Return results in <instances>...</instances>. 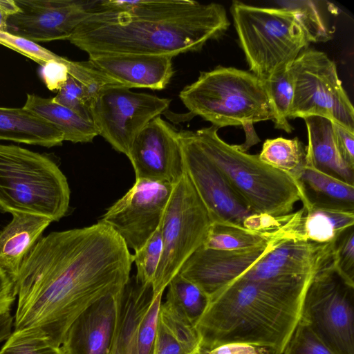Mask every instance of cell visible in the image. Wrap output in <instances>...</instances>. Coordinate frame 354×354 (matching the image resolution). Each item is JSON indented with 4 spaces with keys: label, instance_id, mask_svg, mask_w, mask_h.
Here are the masks:
<instances>
[{
    "label": "cell",
    "instance_id": "1",
    "mask_svg": "<svg viewBox=\"0 0 354 354\" xmlns=\"http://www.w3.org/2000/svg\"><path fill=\"white\" fill-rule=\"evenodd\" d=\"M132 254L100 222L41 236L24 260L16 281L13 331L37 333L59 347L71 323L130 279Z\"/></svg>",
    "mask_w": 354,
    "mask_h": 354
},
{
    "label": "cell",
    "instance_id": "2",
    "mask_svg": "<svg viewBox=\"0 0 354 354\" xmlns=\"http://www.w3.org/2000/svg\"><path fill=\"white\" fill-rule=\"evenodd\" d=\"M230 25L224 6L192 0H100L68 41L89 57L112 54L175 57L198 51Z\"/></svg>",
    "mask_w": 354,
    "mask_h": 354
},
{
    "label": "cell",
    "instance_id": "3",
    "mask_svg": "<svg viewBox=\"0 0 354 354\" xmlns=\"http://www.w3.org/2000/svg\"><path fill=\"white\" fill-rule=\"evenodd\" d=\"M316 274L234 280L210 297L196 325L201 349L238 343L282 354L300 321L305 293Z\"/></svg>",
    "mask_w": 354,
    "mask_h": 354
},
{
    "label": "cell",
    "instance_id": "4",
    "mask_svg": "<svg viewBox=\"0 0 354 354\" xmlns=\"http://www.w3.org/2000/svg\"><path fill=\"white\" fill-rule=\"evenodd\" d=\"M230 12L250 71L262 81L289 68L299 53L315 42L297 8L234 1Z\"/></svg>",
    "mask_w": 354,
    "mask_h": 354
},
{
    "label": "cell",
    "instance_id": "5",
    "mask_svg": "<svg viewBox=\"0 0 354 354\" xmlns=\"http://www.w3.org/2000/svg\"><path fill=\"white\" fill-rule=\"evenodd\" d=\"M218 130L212 125L192 131L199 146L247 206L257 214L275 217L291 214L301 198L297 180L261 161L259 154L243 152L227 143Z\"/></svg>",
    "mask_w": 354,
    "mask_h": 354
},
{
    "label": "cell",
    "instance_id": "6",
    "mask_svg": "<svg viewBox=\"0 0 354 354\" xmlns=\"http://www.w3.org/2000/svg\"><path fill=\"white\" fill-rule=\"evenodd\" d=\"M70 188L56 162L44 153L0 144V212L58 221L67 213Z\"/></svg>",
    "mask_w": 354,
    "mask_h": 354
},
{
    "label": "cell",
    "instance_id": "7",
    "mask_svg": "<svg viewBox=\"0 0 354 354\" xmlns=\"http://www.w3.org/2000/svg\"><path fill=\"white\" fill-rule=\"evenodd\" d=\"M179 97L193 115L217 127L253 125L272 120L263 81L250 71L218 66L201 72Z\"/></svg>",
    "mask_w": 354,
    "mask_h": 354
},
{
    "label": "cell",
    "instance_id": "8",
    "mask_svg": "<svg viewBox=\"0 0 354 354\" xmlns=\"http://www.w3.org/2000/svg\"><path fill=\"white\" fill-rule=\"evenodd\" d=\"M212 223L185 172L174 185L161 221L162 250L153 279L154 297L163 292L185 262L204 243Z\"/></svg>",
    "mask_w": 354,
    "mask_h": 354
},
{
    "label": "cell",
    "instance_id": "9",
    "mask_svg": "<svg viewBox=\"0 0 354 354\" xmlns=\"http://www.w3.org/2000/svg\"><path fill=\"white\" fill-rule=\"evenodd\" d=\"M185 171L206 207L212 223H225L255 232L279 227L283 216L252 212L196 142L193 131H178Z\"/></svg>",
    "mask_w": 354,
    "mask_h": 354
},
{
    "label": "cell",
    "instance_id": "10",
    "mask_svg": "<svg viewBox=\"0 0 354 354\" xmlns=\"http://www.w3.org/2000/svg\"><path fill=\"white\" fill-rule=\"evenodd\" d=\"M290 68L295 91L289 119L323 117L354 132V109L335 63L325 53L306 48Z\"/></svg>",
    "mask_w": 354,
    "mask_h": 354
},
{
    "label": "cell",
    "instance_id": "11",
    "mask_svg": "<svg viewBox=\"0 0 354 354\" xmlns=\"http://www.w3.org/2000/svg\"><path fill=\"white\" fill-rule=\"evenodd\" d=\"M300 320L334 354H354V282L335 265L317 273L305 293Z\"/></svg>",
    "mask_w": 354,
    "mask_h": 354
},
{
    "label": "cell",
    "instance_id": "12",
    "mask_svg": "<svg viewBox=\"0 0 354 354\" xmlns=\"http://www.w3.org/2000/svg\"><path fill=\"white\" fill-rule=\"evenodd\" d=\"M169 104L167 98L134 92L120 84H110L94 100L91 118L99 135L115 150L128 157L137 136Z\"/></svg>",
    "mask_w": 354,
    "mask_h": 354
},
{
    "label": "cell",
    "instance_id": "13",
    "mask_svg": "<svg viewBox=\"0 0 354 354\" xmlns=\"http://www.w3.org/2000/svg\"><path fill=\"white\" fill-rule=\"evenodd\" d=\"M173 186L136 179L132 187L107 209L99 222L110 227L136 252L161 223Z\"/></svg>",
    "mask_w": 354,
    "mask_h": 354
},
{
    "label": "cell",
    "instance_id": "14",
    "mask_svg": "<svg viewBox=\"0 0 354 354\" xmlns=\"http://www.w3.org/2000/svg\"><path fill=\"white\" fill-rule=\"evenodd\" d=\"M19 10L7 20L6 32L35 42L68 40L93 13L96 1L15 0Z\"/></svg>",
    "mask_w": 354,
    "mask_h": 354
},
{
    "label": "cell",
    "instance_id": "15",
    "mask_svg": "<svg viewBox=\"0 0 354 354\" xmlns=\"http://www.w3.org/2000/svg\"><path fill=\"white\" fill-rule=\"evenodd\" d=\"M136 179L177 183L185 174L178 130L160 115L134 140L128 156Z\"/></svg>",
    "mask_w": 354,
    "mask_h": 354
},
{
    "label": "cell",
    "instance_id": "16",
    "mask_svg": "<svg viewBox=\"0 0 354 354\" xmlns=\"http://www.w3.org/2000/svg\"><path fill=\"white\" fill-rule=\"evenodd\" d=\"M283 239H286L277 238L256 247L238 250H216L201 246L185 262L179 273L210 298L246 272Z\"/></svg>",
    "mask_w": 354,
    "mask_h": 354
},
{
    "label": "cell",
    "instance_id": "17",
    "mask_svg": "<svg viewBox=\"0 0 354 354\" xmlns=\"http://www.w3.org/2000/svg\"><path fill=\"white\" fill-rule=\"evenodd\" d=\"M118 296H105L80 313L64 336L60 346L64 354L111 353L117 324Z\"/></svg>",
    "mask_w": 354,
    "mask_h": 354
},
{
    "label": "cell",
    "instance_id": "18",
    "mask_svg": "<svg viewBox=\"0 0 354 354\" xmlns=\"http://www.w3.org/2000/svg\"><path fill=\"white\" fill-rule=\"evenodd\" d=\"M172 57L142 54H112L88 60L115 82L127 87L162 90L173 75Z\"/></svg>",
    "mask_w": 354,
    "mask_h": 354
},
{
    "label": "cell",
    "instance_id": "19",
    "mask_svg": "<svg viewBox=\"0 0 354 354\" xmlns=\"http://www.w3.org/2000/svg\"><path fill=\"white\" fill-rule=\"evenodd\" d=\"M353 225L354 212L307 206L291 213L281 228L287 239L328 243Z\"/></svg>",
    "mask_w": 354,
    "mask_h": 354
},
{
    "label": "cell",
    "instance_id": "20",
    "mask_svg": "<svg viewBox=\"0 0 354 354\" xmlns=\"http://www.w3.org/2000/svg\"><path fill=\"white\" fill-rule=\"evenodd\" d=\"M0 231V266L17 281L21 264L53 222L39 215L16 212Z\"/></svg>",
    "mask_w": 354,
    "mask_h": 354
},
{
    "label": "cell",
    "instance_id": "21",
    "mask_svg": "<svg viewBox=\"0 0 354 354\" xmlns=\"http://www.w3.org/2000/svg\"><path fill=\"white\" fill-rule=\"evenodd\" d=\"M304 120L308 132L305 165L354 185V167L348 165L339 153L333 122L319 116Z\"/></svg>",
    "mask_w": 354,
    "mask_h": 354
},
{
    "label": "cell",
    "instance_id": "22",
    "mask_svg": "<svg viewBox=\"0 0 354 354\" xmlns=\"http://www.w3.org/2000/svg\"><path fill=\"white\" fill-rule=\"evenodd\" d=\"M303 207L313 206L354 212V185L305 165L295 179Z\"/></svg>",
    "mask_w": 354,
    "mask_h": 354
},
{
    "label": "cell",
    "instance_id": "23",
    "mask_svg": "<svg viewBox=\"0 0 354 354\" xmlns=\"http://www.w3.org/2000/svg\"><path fill=\"white\" fill-rule=\"evenodd\" d=\"M0 140L48 148L59 146L64 141L58 129L30 111L1 106Z\"/></svg>",
    "mask_w": 354,
    "mask_h": 354
},
{
    "label": "cell",
    "instance_id": "24",
    "mask_svg": "<svg viewBox=\"0 0 354 354\" xmlns=\"http://www.w3.org/2000/svg\"><path fill=\"white\" fill-rule=\"evenodd\" d=\"M23 107L53 125L63 134L64 140L90 142L99 135L93 121L84 118L53 98L27 94Z\"/></svg>",
    "mask_w": 354,
    "mask_h": 354
},
{
    "label": "cell",
    "instance_id": "25",
    "mask_svg": "<svg viewBox=\"0 0 354 354\" xmlns=\"http://www.w3.org/2000/svg\"><path fill=\"white\" fill-rule=\"evenodd\" d=\"M279 228L270 232H255L229 223H212L202 246L216 250L253 248L274 239H285Z\"/></svg>",
    "mask_w": 354,
    "mask_h": 354
},
{
    "label": "cell",
    "instance_id": "26",
    "mask_svg": "<svg viewBox=\"0 0 354 354\" xmlns=\"http://www.w3.org/2000/svg\"><path fill=\"white\" fill-rule=\"evenodd\" d=\"M259 157L266 164L296 179L306 163V149L298 138L279 137L267 139Z\"/></svg>",
    "mask_w": 354,
    "mask_h": 354
},
{
    "label": "cell",
    "instance_id": "27",
    "mask_svg": "<svg viewBox=\"0 0 354 354\" xmlns=\"http://www.w3.org/2000/svg\"><path fill=\"white\" fill-rule=\"evenodd\" d=\"M263 83L275 128L291 133L293 128L288 120L295 91V78L291 68L274 73Z\"/></svg>",
    "mask_w": 354,
    "mask_h": 354
},
{
    "label": "cell",
    "instance_id": "28",
    "mask_svg": "<svg viewBox=\"0 0 354 354\" xmlns=\"http://www.w3.org/2000/svg\"><path fill=\"white\" fill-rule=\"evenodd\" d=\"M166 300L179 307L196 326L205 312L209 297L179 272L169 281Z\"/></svg>",
    "mask_w": 354,
    "mask_h": 354
},
{
    "label": "cell",
    "instance_id": "29",
    "mask_svg": "<svg viewBox=\"0 0 354 354\" xmlns=\"http://www.w3.org/2000/svg\"><path fill=\"white\" fill-rule=\"evenodd\" d=\"M158 318L180 343L186 354L199 352L201 337L197 328L179 307L166 300L160 304Z\"/></svg>",
    "mask_w": 354,
    "mask_h": 354
},
{
    "label": "cell",
    "instance_id": "30",
    "mask_svg": "<svg viewBox=\"0 0 354 354\" xmlns=\"http://www.w3.org/2000/svg\"><path fill=\"white\" fill-rule=\"evenodd\" d=\"M162 250L160 224L146 243L132 254L137 268L136 279L140 283H153Z\"/></svg>",
    "mask_w": 354,
    "mask_h": 354
},
{
    "label": "cell",
    "instance_id": "31",
    "mask_svg": "<svg viewBox=\"0 0 354 354\" xmlns=\"http://www.w3.org/2000/svg\"><path fill=\"white\" fill-rule=\"evenodd\" d=\"M0 354H64L61 347L44 337L29 331H13L6 340Z\"/></svg>",
    "mask_w": 354,
    "mask_h": 354
},
{
    "label": "cell",
    "instance_id": "32",
    "mask_svg": "<svg viewBox=\"0 0 354 354\" xmlns=\"http://www.w3.org/2000/svg\"><path fill=\"white\" fill-rule=\"evenodd\" d=\"M53 99L84 118L93 121L91 106L94 99L88 89L73 77L68 75L66 82Z\"/></svg>",
    "mask_w": 354,
    "mask_h": 354
},
{
    "label": "cell",
    "instance_id": "33",
    "mask_svg": "<svg viewBox=\"0 0 354 354\" xmlns=\"http://www.w3.org/2000/svg\"><path fill=\"white\" fill-rule=\"evenodd\" d=\"M163 292L155 297L141 318L136 334V354H153Z\"/></svg>",
    "mask_w": 354,
    "mask_h": 354
},
{
    "label": "cell",
    "instance_id": "34",
    "mask_svg": "<svg viewBox=\"0 0 354 354\" xmlns=\"http://www.w3.org/2000/svg\"><path fill=\"white\" fill-rule=\"evenodd\" d=\"M0 44L32 59L41 66L48 62L58 60L62 57L33 41L6 31L0 32Z\"/></svg>",
    "mask_w": 354,
    "mask_h": 354
},
{
    "label": "cell",
    "instance_id": "35",
    "mask_svg": "<svg viewBox=\"0 0 354 354\" xmlns=\"http://www.w3.org/2000/svg\"><path fill=\"white\" fill-rule=\"evenodd\" d=\"M282 354L334 353L300 320Z\"/></svg>",
    "mask_w": 354,
    "mask_h": 354
},
{
    "label": "cell",
    "instance_id": "36",
    "mask_svg": "<svg viewBox=\"0 0 354 354\" xmlns=\"http://www.w3.org/2000/svg\"><path fill=\"white\" fill-rule=\"evenodd\" d=\"M334 265L336 270L346 279L354 282V230H346L336 239Z\"/></svg>",
    "mask_w": 354,
    "mask_h": 354
},
{
    "label": "cell",
    "instance_id": "37",
    "mask_svg": "<svg viewBox=\"0 0 354 354\" xmlns=\"http://www.w3.org/2000/svg\"><path fill=\"white\" fill-rule=\"evenodd\" d=\"M281 3L285 4L283 7L295 8L302 13L315 42L330 39L331 32L325 26L324 21L312 1H281Z\"/></svg>",
    "mask_w": 354,
    "mask_h": 354
},
{
    "label": "cell",
    "instance_id": "38",
    "mask_svg": "<svg viewBox=\"0 0 354 354\" xmlns=\"http://www.w3.org/2000/svg\"><path fill=\"white\" fill-rule=\"evenodd\" d=\"M68 63L69 59L61 57L41 66V74L49 90L58 91L65 84L68 77Z\"/></svg>",
    "mask_w": 354,
    "mask_h": 354
},
{
    "label": "cell",
    "instance_id": "39",
    "mask_svg": "<svg viewBox=\"0 0 354 354\" xmlns=\"http://www.w3.org/2000/svg\"><path fill=\"white\" fill-rule=\"evenodd\" d=\"M153 354H186L159 318Z\"/></svg>",
    "mask_w": 354,
    "mask_h": 354
},
{
    "label": "cell",
    "instance_id": "40",
    "mask_svg": "<svg viewBox=\"0 0 354 354\" xmlns=\"http://www.w3.org/2000/svg\"><path fill=\"white\" fill-rule=\"evenodd\" d=\"M335 142L344 160L354 167V132L333 122Z\"/></svg>",
    "mask_w": 354,
    "mask_h": 354
},
{
    "label": "cell",
    "instance_id": "41",
    "mask_svg": "<svg viewBox=\"0 0 354 354\" xmlns=\"http://www.w3.org/2000/svg\"><path fill=\"white\" fill-rule=\"evenodd\" d=\"M16 297L15 281L0 266V316L10 313Z\"/></svg>",
    "mask_w": 354,
    "mask_h": 354
},
{
    "label": "cell",
    "instance_id": "42",
    "mask_svg": "<svg viewBox=\"0 0 354 354\" xmlns=\"http://www.w3.org/2000/svg\"><path fill=\"white\" fill-rule=\"evenodd\" d=\"M198 354H273L270 350L254 345L231 343L209 349H200Z\"/></svg>",
    "mask_w": 354,
    "mask_h": 354
},
{
    "label": "cell",
    "instance_id": "43",
    "mask_svg": "<svg viewBox=\"0 0 354 354\" xmlns=\"http://www.w3.org/2000/svg\"><path fill=\"white\" fill-rule=\"evenodd\" d=\"M18 10L15 0H0V32L6 31L8 17Z\"/></svg>",
    "mask_w": 354,
    "mask_h": 354
},
{
    "label": "cell",
    "instance_id": "44",
    "mask_svg": "<svg viewBox=\"0 0 354 354\" xmlns=\"http://www.w3.org/2000/svg\"><path fill=\"white\" fill-rule=\"evenodd\" d=\"M14 317L10 313L0 316V343L6 340L12 333Z\"/></svg>",
    "mask_w": 354,
    "mask_h": 354
},
{
    "label": "cell",
    "instance_id": "45",
    "mask_svg": "<svg viewBox=\"0 0 354 354\" xmlns=\"http://www.w3.org/2000/svg\"><path fill=\"white\" fill-rule=\"evenodd\" d=\"M196 354H198V353H196Z\"/></svg>",
    "mask_w": 354,
    "mask_h": 354
}]
</instances>
